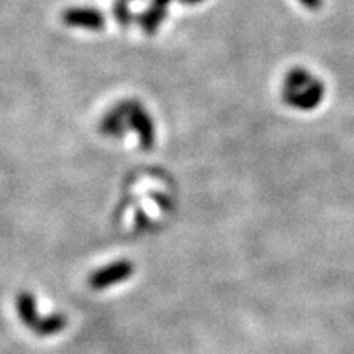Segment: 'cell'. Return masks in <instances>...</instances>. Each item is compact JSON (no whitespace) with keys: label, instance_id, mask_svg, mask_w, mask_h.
I'll list each match as a JSON object with an SVG mask.
<instances>
[{"label":"cell","instance_id":"277c9868","mask_svg":"<svg viewBox=\"0 0 354 354\" xmlns=\"http://www.w3.org/2000/svg\"><path fill=\"white\" fill-rule=\"evenodd\" d=\"M300 2H304L305 6L310 7V8H315L322 3V0H300Z\"/></svg>","mask_w":354,"mask_h":354},{"label":"cell","instance_id":"7a4b0ae2","mask_svg":"<svg viewBox=\"0 0 354 354\" xmlns=\"http://www.w3.org/2000/svg\"><path fill=\"white\" fill-rule=\"evenodd\" d=\"M35 300L30 295H21L19 299V312L21 320L25 322V325L30 326V330L37 331L39 335H53L57 333L59 330H63L66 320L63 317H53V318H38L35 317Z\"/></svg>","mask_w":354,"mask_h":354},{"label":"cell","instance_id":"3957f363","mask_svg":"<svg viewBox=\"0 0 354 354\" xmlns=\"http://www.w3.org/2000/svg\"><path fill=\"white\" fill-rule=\"evenodd\" d=\"M131 272H133V264L128 263V261H120V263L107 266V268L100 269L99 272H95L94 276L91 277V286L94 287V289L100 290L104 289V287L120 284V282L130 277Z\"/></svg>","mask_w":354,"mask_h":354},{"label":"cell","instance_id":"6da1fadb","mask_svg":"<svg viewBox=\"0 0 354 354\" xmlns=\"http://www.w3.org/2000/svg\"><path fill=\"white\" fill-rule=\"evenodd\" d=\"M287 91H290L292 104L305 110L317 107L323 99V86L305 71H294L287 77Z\"/></svg>","mask_w":354,"mask_h":354}]
</instances>
